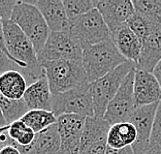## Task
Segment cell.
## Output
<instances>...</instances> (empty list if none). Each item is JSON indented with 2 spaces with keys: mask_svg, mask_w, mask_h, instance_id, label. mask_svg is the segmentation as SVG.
<instances>
[{
  "mask_svg": "<svg viewBox=\"0 0 161 154\" xmlns=\"http://www.w3.org/2000/svg\"><path fill=\"white\" fill-rule=\"evenodd\" d=\"M38 9L51 32L68 31L70 28L63 1L61 0H35L29 1Z\"/></svg>",
  "mask_w": 161,
  "mask_h": 154,
  "instance_id": "cell-14",
  "label": "cell"
},
{
  "mask_svg": "<svg viewBox=\"0 0 161 154\" xmlns=\"http://www.w3.org/2000/svg\"><path fill=\"white\" fill-rule=\"evenodd\" d=\"M69 32L80 43L83 51L111 38L108 27L96 9L84 14L72 24L69 28Z\"/></svg>",
  "mask_w": 161,
  "mask_h": 154,
  "instance_id": "cell-7",
  "label": "cell"
},
{
  "mask_svg": "<svg viewBox=\"0 0 161 154\" xmlns=\"http://www.w3.org/2000/svg\"><path fill=\"white\" fill-rule=\"evenodd\" d=\"M111 39L122 56L136 65L141 55L142 40L135 35L126 24L112 31Z\"/></svg>",
  "mask_w": 161,
  "mask_h": 154,
  "instance_id": "cell-15",
  "label": "cell"
},
{
  "mask_svg": "<svg viewBox=\"0 0 161 154\" xmlns=\"http://www.w3.org/2000/svg\"><path fill=\"white\" fill-rule=\"evenodd\" d=\"M23 100L29 110H43L52 112L53 94L51 92L49 81L45 72L28 86Z\"/></svg>",
  "mask_w": 161,
  "mask_h": 154,
  "instance_id": "cell-17",
  "label": "cell"
},
{
  "mask_svg": "<svg viewBox=\"0 0 161 154\" xmlns=\"http://www.w3.org/2000/svg\"><path fill=\"white\" fill-rule=\"evenodd\" d=\"M133 90L136 107L154 105L161 101V87L153 72L135 68Z\"/></svg>",
  "mask_w": 161,
  "mask_h": 154,
  "instance_id": "cell-13",
  "label": "cell"
},
{
  "mask_svg": "<svg viewBox=\"0 0 161 154\" xmlns=\"http://www.w3.org/2000/svg\"><path fill=\"white\" fill-rule=\"evenodd\" d=\"M132 4L136 14L161 17V0H133Z\"/></svg>",
  "mask_w": 161,
  "mask_h": 154,
  "instance_id": "cell-27",
  "label": "cell"
},
{
  "mask_svg": "<svg viewBox=\"0 0 161 154\" xmlns=\"http://www.w3.org/2000/svg\"><path fill=\"white\" fill-rule=\"evenodd\" d=\"M52 112L57 118L62 115H79L85 118L95 117L90 83L53 95Z\"/></svg>",
  "mask_w": 161,
  "mask_h": 154,
  "instance_id": "cell-6",
  "label": "cell"
},
{
  "mask_svg": "<svg viewBox=\"0 0 161 154\" xmlns=\"http://www.w3.org/2000/svg\"><path fill=\"white\" fill-rule=\"evenodd\" d=\"M21 120L35 134H38L58 122V118L53 112L43 110H29Z\"/></svg>",
  "mask_w": 161,
  "mask_h": 154,
  "instance_id": "cell-23",
  "label": "cell"
},
{
  "mask_svg": "<svg viewBox=\"0 0 161 154\" xmlns=\"http://www.w3.org/2000/svg\"><path fill=\"white\" fill-rule=\"evenodd\" d=\"M133 69L135 64L127 61L104 77L90 83L95 117L103 118L108 104L115 97L126 76Z\"/></svg>",
  "mask_w": 161,
  "mask_h": 154,
  "instance_id": "cell-5",
  "label": "cell"
},
{
  "mask_svg": "<svg viewBox=\"0 0 161 154\" xmlns=\"http://www.w3.org/2000/svg\"><path fill=\"white\" fill-rule=\"evenodd\" d=\"M0 154H22L16 147L13 146H5L0 149Z\"/></svg>",
  "mask_w": 161,
  "mask_h": 154,
  "instance_id": "cell-33",
  "label": "cell"
},
{
  "mask_svg": "<svg viewBox=\"0 0 161 154\" xmlns=\"http://www.w3.org/2000/svg\"><path fill=\"white\" fill-rule=\"evenodd\" d=\"M85 117L62 115L58 117V131L60 137V154H79L80 139L85 125Z\"/></svg>",
  "mask_w": 161,
  "mask_h": 154,
  "instance_id": "cell-10",
  "label": "cell"
},
{
  "mask_svg": "<svg viewBox=\"0 0 161 154\" xmlns=\"http://www.w3.org/2000/svg\"><path fill=\"white\" fill-rule=\"evenodd\" d=\"M6 131L12 140V146L16 147L22 154H29L30 145L33 143L35 133L22 120L6 125Z\"/></svg>",
  "mask_w": 161,
  "mask_h": 154,
  "instance_id": "cell-22",
  "label": "cell"
},
{
  "mask_svg": "<svg viewBox=\"0 0 161 154\" xmlns=\"http://www.w3.org/2000/svg\"><path fill=\"white\" fill-rule=\"evenodd\" d=\"M0 110H1L7 125L14 121L21 120L29 111L26 102L24 100H9L0 93Z\"/></svg>",
  "mask_w": 161,
  "mask_h": 154,
  "instance_id": "cell-25",
  "label": "cell"
},
{
  "mask_svg": "<svg viewBox=\"0 0 161 154\" xmlns=\"http://www.w3.org/2000/svg\"><path fill=\"white\" fill-rule=\"evenodd\" d=\"M37 56L40 64L57 60H82L83 49L69 30L51 32Z\"/></svg>",
  "mask_w": 161,
  "mask_h": 154,
  "instance_id": "cell-8",
  "label": "cell"
},
{
  "mask_svg": "<svg viewBox=\"0 0 161 154\" xmlns=\"http://www.w3.org/2000/svg\"><path fill=\"white\" fill-rule=\"evenodd\" d=\"M29 83L20 71H9L0 76V93L9 100H23Z\"/></svg>",
  "mask_w": 161,
  "mask_h": 154,
  "instance_id": "cell-19",
  "label": "cell"
},
{
  "mask_svg": "<svg viewBox=\"0 0 161 154\" xmlns=\"http://www.w3.org/2000/svg\"><path fill=\"white\" fill-rule=\"evenodd\" d=\"M7 125V123H6V121L4 119V116H3L2 114V112H1V110H0V128H2V127H4Z\"/></svg>",
  "mask_w": 161,
  "mask_h": 154,
  "instance_id": "cell-37",
  "label": "cell"
},
{
  "mask_svg": "<svg viewBox=\"0 0 161 154\" xmlns=\"http://www.w3.org/2000/svg\"><path fill=\"white\" fill-rule=\"evenodd\" d=\"M126 25L135 35L144 40L153 30L161 26V17L145 16L134 13L133 16L127 21Z\"/></svg>",
  "mask_w": 161,
  "mask_h": 154,
  "instance_id": "cell-24",
  "label": "cell"
},
{
  "mask_svg": "<svg viewBox=\"0 0 161 154\" xmlns=\"http://www.w3.org/2000/svg\"><path fill=\"white\" fill-rule=\"evenodd\" d=\"M134 75L135 69L131 71L124 79L120 89L109 102L103 119L113 125L116 123L128 122L134 110L136 109L134 98Z\"/></svg>",
  "mask_w": 161,
  "mask_h": 154,
  "instance_id": "cell-9",
  "label": "cell"
},
{
  "mask_svg": "<svg viewBox=\"0 0 161 154\" xmlns=\"http://www.w3.org/2000/svg\"><path fill=\"white\" fill-rule=\"evenodd\" d=\"M29 154H60V137L57 124L35 134Z\"/></svg>",
  "mask_w": 161,
  "mask_h": 154,
  "instance_id": "cell-20",
  "label": "cell"
},
{
  "mask_svg": "<svg viewBox=\"0 0 161 154\" xmlns=\"http://www.w3.org/2000/svg\"><path fill=\"white\" fill-rule=\"evenodd\" d=\"M142 154H161V146L157 144L151 145V147Z\"/></svg>",
  "mask_w": 161,
  "mask_h": 154,
  "instance_id": "cell-34",
  "label": "cell"
},
{
  "mask_svg": "<svg viewBox=\"0 0 161 154\" xmlns=\"http://www.w3.org/2000/svg\"><path fill=\"white\" fill-rule=\"evenodd\" d=\"M160 145L161 146V101L157 106L154 124H153L151 145Z\"/></svg>",
  "mask_w": 161,
  "mask_h": 154,
  "instance_id": "cell-28",
  "label": "cell"
},
{
  "mask_svg": "<svg viewBox=\"0 0 161 154\" xmlns=\"http://www.w3.org/2000/svg\"><path fill=\"white\" fill-rule=\"evenodd\" d=\"M9 71H22V69L19 67V65H17L8 56H7V54L3 51L2 48L0 47V76Z\"/></svg>",
  "mask_w": 161,
  "mask_h": 154,
  "instance_id": "cell-29",
  "label": "cell"
},
{
  "mask_svg": "<svg viewBox=\"0 0 161 154\" xmlns=\"http://www.w3.org/2000/svg\"><path fill=\"white\" fill-rule=\"evenodd\" d=\"M111 128L107 120L97 117H87L84 125L82 139H80V150L100 142H107L108 130Z\"/></svg>",
  "mask_w": 161,
  "mask_h": 154,
  "instance_id": "cell-18",
  "label": "cell"
},
{
  "mask_svg": "<svg viewBox=\"0 0 161 154\" xmlns=\"http://www.w3.org/2000/svg\"><path fill=\"white\" fill-rule=\"evenodd\" d=\"M16 2L14 0H0V18L2 21L10 20Z\"/></svg>",
  "mask_w": 161,
  "mask_h": 154,
  "instance_id": "cell-30",
  "label": "cell"
},
{
  "mask_svg": "<svg viewBox=\"0 0 161 154\" xmlns=\"http://www.w3.org/2000/svg\"><path fill=\"white\" fill-rule=\"evenodd\" d=\"M158 104L137 107L128 121L133 124L137 133L136 141L131 146L134 154H142L151 147L153 124Z\"/></svg>",
  "mask_w": 161,
  "mask_h": 154,
  "instance_id": "cell-11",
  "label": "cell"
},
{
  "mask_svg": "<svg viewBox=\"0 0 161 154\" xmlns=\"http://www.w3.org/2000/svg\"><path fill=\"white\" fill-rule=\"evenodd\" d=\"M95 9L103 18L109 32L126 24L135 13L130 0H97Z\"/></svg>",
  "mask_w": 161,
  "mask_h": 154,
  "instance_id": "cell-12",
  "label": "cell"
},
{
  "mask_svg": "<svg viewBox=\"0 0 161 154\" xmlns=\"http://www.w3.org/2000/svg\"><path fill=\"white\" fill-rule=\"evenodd\" d=\"M137 133L132 123L121 122L111 125L108 130L107 144L114 149H122L132 146L136 141Z\"/></svg>",
  "mask_w": 161,
  "mask_h": 154,
  "instance_id": "cell-21",
  "label": "cell"
},
{
  "mask_svg": "<svg viewBox=\"0 0 161 154\" xmlns=\"http://www.w3.org/2000/svg\"><path fill=\"white\" fill-rule=\"evenodd\" d=\"M0 47L2 48L3 51L7 54L6 49H5V43H4V34H3V23H2V19L0 18ZM8 56V55H7Z\"/></svg>",
  "mask_w": 161,
  "mask_h": 154,
  "instance_id": "cell-35",
  "label": "cell"
},
{
  "mask_svg": "<svg viewBox=\"0 0 161 154\" xmlns=\"http://www.w3.org/2000/svg\"><path fill=\"white\" fill-rule=\"evenodd\" d=\"M42 66L53 95L66 92L88 83L82 60H57L43 62Z\"/></svg>",
  "mask_w": 161,
  "mask_h": 154,
  "instance_id": "cell-3",
  "label": "cell"
},
{
  "mask_svg": "<svg viewBox=\"0 0 161 154\" xmlns=\"http://www.w3.org/2000/svg\"><path fill=\"white\" fill-rule=\"evenodd\" d=\"M161 61V26L153 30L142 40L140 58L135 68L138 71L153 72Z\"/></svg>",
  "mask_w": 161,
  "mask_h": 154,
  "instance_id": "cell-16",
  "label": "cell"
},
{
  "mask_svg": "<svg viewBox=\"0 0 161 154\" xmlns=\"http://www.w3.org/2000/svg\"><path fill=\"white\" fill-rule=\"evenodd\" d=\"M105 154H134V152L131 146H128V147L122 148V149H114L108 146Z\"/></svg>",
  "mask_w": 161,
  "mask_h": 154,
  "instance_id": "cell-32",
  "label": "cell"
},
{
  "mask_svg": "<svg viewBox=\"0 0 161 154\" xmlns=\"http://www.w3.org/2000/svg\"><path fill=\"white\" fill-rule=\"evenodd\" d=\"M10 20L27 35L38 55L45 47L51 30L37 7L29 1H17Z\"/></svg>",
  "mask_w": 161,
  "mask_h": 154,
  "instance_id": "cell-4",
  "label": "cell"
},
{
  "mask_svg": "<svg viewBox=\"0 0 161 154\" xmlns=\"http://www.w3.org/2000/svg\"><path fill=\"white\" fill-rule=\"evenodd\" d=\"M128 60L109 38L83 51L82 62L89 83L102 78Z\"/></svg>",
  "mask_w": 161,
  "mask_h": 154,
  "instance_id": "cell-2",
  "label": "cell"
},
{
  "mask_svg": "<svg viewBox=\"0 0 161 154\" xmlns=\"http://www.w3.org/2000/svg\"><path fill=\"white\" fill-rule=\"evenodd\" d=\"M107 147V142H100L82 150V151H80L79 154H105Z\"/></svg>",
  "mask_w": 161,
  "mask_h": 154,
  "instance_id": "cell-31",
  "label": "cell"
},
{
  "mask_svg": "<svg viewBox=\"0 0 161 154\" xmlns=\"http://www.w3.org/2000/svg\"><path fill=\"white\" fill-rule=\"evenodd\" d=\"M153 74L155 75L156 79L158 80V82L160 84V87H161V61L158 63V65L155 67L154 71H153Z\"/></svg>",
  "mask_w": 161,
  "mask_h": 154,
  "instance_id": "cell-36",
  "label": "cell"
},
{
  "mask_svg": "<svg viewBox=\"0 0 161 154\" xmlns=\"http://www.w3.org/2000/svg\"><path fill=\"white\" fill-rule=\"evenodd\" d=\"M2 23L7 55L19 65L30 85L45 72L34 47L27 35L12 20L2 21Z\"/></svg>",
  "mask_w": 161,
  "mask_h": 154,
  "instance_id": "cell-1",
  "label": "cell"
},
{
  "mask_svg": "<svg viewBox=\"0 0 161 154\" xmlns=\"http://www.w3.org/2000/svg\"><path fill=\"white\" fill-rule=\"evenodd\" d=\"M63 5L66 12L70 27L84 14L95 9L93 0H63Z\"/></svg>",
  "mask_w": 161,
  "mask_h": 154,
  "instance_id": "cell-26",
  "label": "cell"
}]
</instances>
